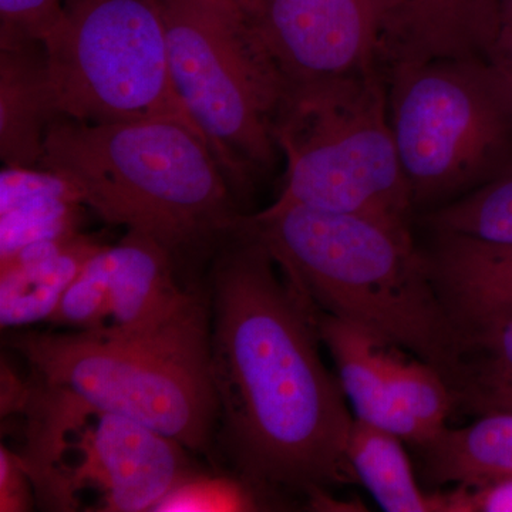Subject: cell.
<instances>
[{
  "label": "cell",
  "mask_w": 512,
  "mask_h": 512,
  "mask_svg": "<svg viewBox=\"0 0 512 512\" xmlns=\"http://www.w3.org/2000/svg\"><path fill=\"white\" fill-rule=\"evenodd\" d=\"M254 234L237 225L211 272V375L217 439L238 480L259 497L357 484L350 416L339 379L320 357L308 306Z\"/></svg>",
  "instance_id": "obj_1"
},
{
  "label": "cell",
  "mask_w": 512,
  "mask_h": 512,
  "mask_svg": "<svg viewBox=\"0 0 512 512\" xmlns=\"http://www.w3.org/2000/svg\"><path fill=\"white\" fill-rule=\"evenodd\" d=\"M316 308L362 326L439 370L456 390L464 339L431 281L410 225L289 207L241 215Z\"/></svg>",
  "instance_id": "obj_2"
},
{
  "label": "cell",
  "mask_w": 512,
  "mask_h": 512,
  "mask_svg": "<svg viewBox=\"0 0 512 512\" xmlns=\"http://www.w3.org/2000/svg\"><path fill=\"white\" fill-rule=\"evenodd\" d=\"M40 168L72 185L101 220L153 238L175 259L221 244L241 217L207 141L175 121L59 117Z\"/></svg>",
  "instance_id": "obj_3"
},
{
  "label": "cell",
  "mask_w": 512,
  "mask_h": 512,
  "mask_svg": "<svg viewBox=\"0 0 512 512\" xmlns=\"http://www.w3.org/2000/svg\"><path fill=\"white\" fill-rule=\"evenodd\" d=\"M37 383L92 413L140 421L194 453H212L218 404L211 375V305L194 289L156 328L123 332L23 330L8 338Z\"/></svg>",
  "instance_id": "obj_4"
},
{
  "label": "cell",
  "mask_w": 512,
  "mask_h": 512,
  "mask_svg": "<svg viewBox=\"0 0 512 512\" xmlns=\"http://www.w3.org/2000/svg\"><path fill=\"white\" fill-rule=\"evenodd\" d=\"M285 158L271 210L306 207L410 225L382 69L288 86L275 124Z\"/></svg>",
  "instance_id": "obj_5"
},
{
  "label": "cell",
  "mask_w": 512,
  "mask_h": 512,
  "mask_svg": "<svg viewBox=\"0 0 512 512\" xmlns=\"http://www.w3.org/2000/svg\"><path fill=\"white\" fill-rule=\"evenodd\" d=\"M384 74L413 210H436L510 170L512 87L493 60L434 59Z\"/></svg>",
  "instance_id": "obj_6"
},
{
  "label": "cell",
  "mask_w": 512,
  "mask_h": 512,
  "mask_svg": "<svg viewBox=\"0 0 512 512\" xmlns=\"http://www.w3.org/2000/svg\"><path fill=\"white\" fill-rule=\"evenodd\" d=\"M175 92L231 187L269 170L288 83L235 0H156Z\"/></svg>",
  "instance_id": "obj_7"
},
{
  "label": "cell",
  "mask_w": 512,
  "mask_h": 512,
  "mask_svg": "<svg viewBox=\"0 0 512 512\" xmlns=\"http://www.w3.org/2000/svg\"><path fill=\"white\" fill-rule=\"evenodd\" d=\"M43 46L59 117L175 121L205 140L175 92L156 0H66Z\"/></svg>",
  "instance_id": "obj_8"
},
{
  "label": "cell",
  "mask_w": 512,
  "mask_h": 512,
  "mask_svg": "<svg viewBox=\"0 0 512 512\" xmlns=\"http://www.w3.org/2000/svg\"><path fill=\"white\" fill-rule=\"evenodd\" d=\"M309 315L338 367L339 382L355 410V419L420 446L447 426L456 393L439 370L413 360L362 326L316 308Z\"/></svg>",
  "instance_id": "obj_9"
},
{
  "label": "cell",
  "mask_w": 512,
  "mask_h": 512,
  "mask_svg": "<svg viewBox=\"0 0 512 512\" xmlns=\"http://www.w3.org/2000/svg\"><path fill=\"white\" fill-rule=\"evenodd\" d=\"M251 19L288 86L382 69L383 0H258Z\"/></svg>",
  "instance_id": "obj_10"
},
{
  "label": "cell",
  "mask_w": 512,
  "mask_h": 512,
  "mask_svg": "<svg viewBox=\"0 0 512 512\" xmlns=\"http://www.w3.org/2000/svg\"><path fill=\"white\" fill-rule=\"evenodd\" d=\"M86 433L80 427V461L66 471L70 493L94 485L103 511H156L184 478L194 473L187 447L140 421L94 413Z\"/></svg>",
  "instance_id": "obj_11"
},
{
  "label": "cell",
  "mask_w": 512,
  "mask_h": 512,
  "mask_svg": "<svg viewBox=\"0 0 512 512\" xmlns=\"http://www.w3.org/2000/svg\"><path fill=\"white\" fill-rule=\"evenodd\" d=\"M500 0H383L382 69L434 59H490Z\"/></svg>",
  "instance_id": "obj_12"
},
{
  "label": "cell",
  "mask_w": 512,
  "mask_h": 512,
  "mask_svg": "<svg viewBox=\"0 0 512 512\" xmlns=\"http://www.w3.org/2000/svg\"><path fill=\"white\" fill-rule=\"evenodd\" d=\"M424 258L463 339L485 323L512 315V245L434 234Z\"/></svg>",
  "instance_id": "obj_13"
},
{
  "label": "cell",
  "mask_w": 512,
  "mask_h": 512,
  "mask_svg": "<svg viewBox=\"0 0 512 512\" xmlns=\"http://www.w3.org/2000/svg\"><path fill=\"white\" fill-rule=\"evenodd\" d=\"M59 119L42 42L0 26V157L40 167L47 131Z\"/></svg>",
  "instance_id": "obj_14"
},
{
  "label": "cell",
  "mask_w": 512,
  "mask_h": 512,
  "mask_svg": "<svg viewBox=\"0 0 512 512\" xmlns=\"http://www.w3.org/2000/svg\"><path fill=\"white\" fill-rule=\"evenodd\" d=\"M110 328L143 332L180 311L194 289L178 285L175 258L153 238L127 231L109 245Z\"/></svg>",
  "instance_id": "obj_15"
},
{
  "label": "cell",
  "mask_w": 512,
  "mask_h": 512,
  "mask_svg": "<svg viewBox=\"0 0 512 512\" xmlns=\"http://www.w3.org/2000/svg\"><path fill=\"white\" fill-rule=\"evenodd\" d=\"M103 245L86 235L37 242L0 262V325L19 329L49 322L84 264Z\"/></svg>",
  "instance_id": "obj_16"
},
{
  "label": "cell",
  "mask_w": 512,
  "mask_h": 512,
  "mask_svg": "<svg viewBox=\"0 0 512 512\" xmlns=\"http://www.w3.org/2000/svg\"><path fill=\"white\" fill-rule=\"evenodd\" d=\"M82 198L40 167H8L0 175V262L20 249L79 232Z\"/></svg>",
  "instance_id": "obj_17"
},
{
  "label": "cell",
  "mask_w": 512,
  "mask_h": 512,
  "mask_svg": "<svg viewBox=\"0 0 512 512\" xmlns=\"http://www.w3.org/2000/svg\"><path fill=\"white\" fill-rule=\"evenodd\" d=\"M463 429L444 427L416 446L433 484L484 487L512 478V413L487 412Z\"/></svg>",
  "instance_id": "obj_18"
},
{
  "label": "cell",
  "mask_w": 512,
  "mask_h": 512,
  "mask_svg": "<svg viewBox=\"0 0 512 512\" xmlns=\"http://www.w3.org/2000/svg\"><path fill=\"white\" fill-rule=\"evenodd\" d=\"M402 439L365 421L353 420L348 457L359 483L389 512H444L443 493L426 494L417 484Z\"/></svg>",
  "instance_id": "obj_19"
},
{
  "label": "cell",
  "mask_w": 512,
  "mask_h": 512,
  "mask_svg": "<svg viewBox=\"0 0 512 512\" xmlns=\"http://www.w3.org/2000/svg\"><path fill=\"white\" fill-rule=\"evenodd\" d=\"M423 220L433 234L512 245V167L470 194L426 212Z\"/></svg>",
  "instance_id": "obj_20"
},
{
  "label": "cell",
  "mask_w": 512,
  "mask_h": 512,
  "mask_svg": "<svg viewBox=\"0 0 512 512\" xmlns=\"http://www.w3.org/2000/svg\"><path fill=\"white\" fill-rule=\"evenodd\" d=\"M110 320L109 245L84 264L49 322L74 330L106 328Z\"/></svg>",
  "instance_id": "obj_21"
},
{
  "label": "cell",
  "mask_w": 512,
  "mask_h": 512,
  "mask_svg": "<svg viewBox=\"0 0 512 512\" xmlns=\"http://www.w3.org/2000/svg\"><path fill=\"white\" fill-rule=\"evenodd\" d=\"M512 384V315L464 335L463 370L456 394L470 387Z\"/></svg>",
  "instance_id": "obj_22"
},
{
  "label": "cell",
  "mask_w": 512,
  "mask_h": 512,
  "mask_svg": "<svg viewBox=\"0 0 512 512\" xmlns=\"http://www.w3.org/2000/svg\"><path fill=\"white\" fill-rule=\"evenodd\" d=\"M258 498L241 480H227L192 473L184 478L156 511L255 510Z\"/></svg>",
  "instance_id": "obj_23"
},
{
  "label": "cell",
  "mask_w": 512,
  "mask_h": 512,
  "mask_svg": "<svg viewBox=\"0 0 512 512\" xmlns=\"http://www.w3.org/2000/svg\"><path fill=\"white\" fill-rule=\"evenodd\" d=\"M66 0H0L3 28L45 42L62 18Z\"/></svg>",
  "instance_id": "obj_24"
},
{
  "label": "cell",
  "mask_w": 512,
  "mask_h": 512,
  "mask_svg": "<svg viewBox=\"0 0 512 512\" xmlns=\"http://www.w3.org/2000/svg\"><path fill=\"white\" fill-rule=\"evenodd\" d=\"M444 512H512V478L484 487H456L443 493Z\"/></svg>",
  "instance_id": "obj_25"
},
{
  "label": "cell",
  "mask_w": 512,
  "mask_h": 512,
  "mask_svg": "<svg viewBox=\"0 0 512 512\" xmlns=\"http://www.w3.org/2000/svg\"><path fill=\"white\" fill-rule=\"evenodd\" d=\"M33 484L18 454L8 447L0 448V511L30 510Z\"/></svg>",
  "instance_id": "obj_26"
},
{
  "label": "cell",
  "mask_w": 512,
  "mask_h": 512,
  "mask_svg": "<svg viewBox=\"0 0 512 512\" xmlns=\"http://www.w3.org/2000/svg\"><path fill=\"white\" fill-rule=\"evenodd\" d=\"M478 414L487 412L512 413V384L505 386L470 387L457 396Z\"/></svg>",
  "instance_id": "obj_27"
},
{
  "label": "cell",
  "mask_w": 512,
  "mask_h": 512,
  "mask_svg": "<svg viewBox=\"0 0 512 512\" xmlns=\"http://www.w3.org/2000/svg\"><path fill=\"white\" fill-rule=\"evenodd\" d=\"M490 59L500 67L512 87V35L501 33Z\"/></svg>",
  "instance_id": "obj_28"
},
{
  "label": "cell",
  "mask_w": 512,
  "mask_h": 512,
  "mask_svg": "<svg viewBox=\"0 0 512 512\" xmlns=\"http://www.w3.org/2000/svg\"><path fill=\"white\" fill-rule=\"evenodd\" d=\"M501 33L512 35V0H500Z\"/></svg>",
  "instance_id": "obj_29"
},
{
  "label": "cell",
  "mask_w": 512,
  "mask_h": 512,
  "mask_svg": "<svg viewBox=\"0 0 512 512\" xmlns=\"http://www.w3.org/2000/svg\"><path fill=\"white\" fill-rule=\"evenodd\" d=\"M235 2L241 5L251 18L254 16L256 8H258V0H235Z\"/></svg>",
  "instance_id": "obj_30"
}]
</instances>
